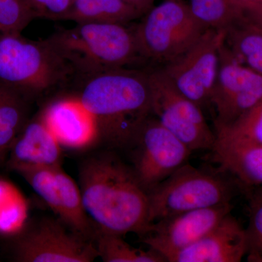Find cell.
I'll use <instances>...</instances> for the list:
<instances>
[{"instance_id": "cell-29", "label": "cell", "mask_w": 262, "mask_h": 262, "mask_svg": "<svg viewBox=\"0 0 262 262\" xmlns=\"http://www.w3.org/2000/svg\"><path fill=\"white\" fill-rule=\"evenodd\" d=\"M244 14L262 24V7L257 9L251 10V11L246 12V13H244Z\"/></svg>"}, {"instance_id": "cell-13", "label": "cell", "mask_w": 262, "mask_h": 262, "mask_svg": "<svg viewBox=\"0 0 262 262\" xmlns=\"http://www.w3.org/2000/svg\"><path fill=\"white\" fill-rule=\"evenodd\" d=\"M232 208V203H227L157 221L141 236L142 243L167 261L172 255L189 247L208 233L231 213Z\"/></svg>"}, {"instance_id": "cell-5", "label": "cell", "mask_w": 262, "mask_h": 262, "mask_svg": "<svg viewBox=\"0 0 262 262\" xmlns=\"http://www.w3.org/2000/svg\"><path fill=\"white\" fill-rule=\"evenodd\" d=\"M234 182L187 163L148 193L150 224L184 212L232 203Z\"/></svg>"}, {"instance_id": "cell-17", "label": "cell", "mask_w": 262, "mask_h": 262, "mask_svg": "<svg viewBox=\"0 0 262 262\" xmlns=\"http://www.w3.org/2000/svg\"><path fill=\"white\" fill-rule=\"evenodd\" d=\"M212 151L221 168L244 188L262 187V145L216 137Z\"/></svg>"}, {"instance_id": "cell-4", "label": "cell", "mask_w": 262, "mask_h": 262, "mask_svg": "<svg viewBox=\"0 0 262 262\" xmlns=\"http://www.w3.org/2000/svg\"><path fill=\"white\" fill-rule=\"evenodd\" d=\"M0 82L27 98L77 84V77L47 39L32 40L15 33L0 35Z\"/></svg>"}, {"instance_id": "cell-21", "label": "cell", "mask_w": 262, "mask_h": 262, "mask_svg": "<svg viewBox=\"0 0 262 262\" xmlns=\"http://www.w3.org/2000/svg\"><path fill=\"white\" fill-rule=\"evenodd\" d=\"M98 257L104 262H166L153 250L133 247L120 234L96 231L94 239Z\"/></svg>"}, {"instance_id": "cell-15", "label": "cell", "mask_w": 262, "mask_h": 262, "mask_svg": "<svg viewBox=\"0 0 262 262\" xmlns=\"http://www.w3.org/2000/svg\"><path fill=\"white\" fill-rule=\"evenodd\" d=\"M8 164L13 170L61 165V151L53 133L42 119L27 122L8 154Z\"/></svg>"}, {"instance_id": "cell-28", "label": "cell", "mask_w": 262, "mask_h": 262, "mask_svg": "<svg viewBox=\"0 0 262 262\" xmlns=\"http://www.w3.org/2000/svg\"><path fill=\"white\" fill-rule=\"evenodd\" d=\"M239 8L246 12L261 8L262 0H233Z\"/></svg>"}, {"instance_id": "cell-24", "label": "cell", "mask_w": 262, "mask_h": 262, "mask_svg": "<svg viewBox=\"0 0 262 262\" xmlns=\"http://www.w3.org/2000/svg\"><path fill=\"white\" fill-rule=\"evenodd\" d=\"M248 261L262 262V187L248 188Z\"/></svg>"}, {"instance_id": "cell-20", "label": "cell", "mask_w": 262, "mask_h": 262, "mask_svg": "<svg viewBox=\"0 0 262 262\" xmlns=\"http://www.w3.org/2000/svg\"><path fill=\"white\" fill-rule=\"evenodd\" d=\"M25 98L0 82V162L8 158L13 142L27 122Z\"/></svg>"}, {"instance_id": "cell-7", "label": "cell", "mask_w": 262, "mask_h": 262, "mask_svg": "<svg viewBox=\"0 0 262 262\" xmlns=\"http://www.w3.org/2000/svg\"><path fill=\"white\" fill-rule=\"evenodd\" d=\"M151 113L191 151L213 149L216 136L203 110L176 89L160 70L148 72Z\"/></svg>"}, {"instance_id": "cell-18", "label": "cell", "mask_w": 262, "mask_h": 262, "mask_svg": "<svg viewBox=\"0 0 262 262\" xmlns=\"http://www.w3.org/2000/svg\"><path fill=\"white\" fill-rule=\"evenodd\" d=\"M142 15L122 0H73L63 20L76 24H127Z\"/></svg>"}, {"instance_id": "cell-3", "label": "cell", "mask_w": 262, "mask_h": 262, "mask_svg": "<svg viewBox=\"0 0 262 262\" xmlns=\"http://www.w3.org/2000/svg\"><path fill=\"white\" fill-rule=\"evenodd\" d=\"M47 40L70 63L77 84L100 72L144 62L134 28L120 24H77L58 29Z\"/></svg>"}, {"instance_id": "cell-14", "label": "cell", "mask_w": 262, "mask_h": 262, "mask_svg": "<svg viewBox=\"0 0 262 262\" xmlns=\"http://www.w3.org/2000/svg\"><path fill=\"white\" fill-rule=\"evenodd\" d=\"M248 251L246 228L231 213L189 247L172 255L169 262H239Z\"/></svg>"}, {"instance_id": "cell-16", "label": "cell", "mask_w": 262, "mask_h": 262, "mask_svg": "<svg viewBox=\"0 0 262 262\" xmlns=\"http://www.w3.org/2000/svg\"><path fill=\"white\" fill-rule=\"evenodd\" d=\"M41 119L59 144L71 149H82L98 138L92 117L77 98L53 101Z\"/></svg>"}, {"instance_id": "cell-26", "label": "cell", "mask_w": 262, "mask_h": 262, "mask_svg": "<svg viewBox=\"0 0 262 262\" xmlns=\"http://www.w3.org/2000/svg\"><path fill=\"white\" fill-rule=\"evenodd\" d=\"M36 18L63 20L73 0H26Z\"/></svg>"}, {"instance_id": "cell-27", "label": "cell", "mask_w": 262, "mask_h": 262, "mask_svg": "<svg viewBox=\"0 0 262 262\" xmlns=\"http://www.w3.org/2000/svg\"><path fill=\"white\" fill-rule=\"evenodd\" d=\"M144 15L154 7L155 0H122Z\"/></svg>"}, {"instance_id": "cell-19", "label": "cell", "mask_w": 262, "mask_h": 262, "mask_svg": "<svg viewBox=\"0 0 262 262\" xmlns=\"http://www.w3.org/2000/svg\"><path fill=\"white\" fill-rule=\"evenodd\" d=\"M226 32V45L234 57L262 75V24L244 14Z\"/></svg>"}, {"instance_id": "cell-25", "label": "cell", "mask_w": 262, "mask_h": 262, "mask_svg": "<svg viewBox=\"0 0 262 262\" xmlns=\"http://www.w3.org/2000/svg\"><path fill=\"white\" fill-rule=\"evenodd\" d=\"M34 18L26 0H0V35L21 33Z\"/></svg>"}, {"instance_id": "cell-9", "label": "cell", "mask_w": 262, "mask_h": 262, "mask_svg": "<svg viewBox=\"0 0 262 262\" xmlns=\"http://www.w3.org/2000/svg\"><path fill=\"white\" fill-rule=\"evenodd\" d=\"M226 33L208 29L192 48L160 70L181 94L202 110L211 105Z\"/></svg>"}, {"instance_id": "cell-10", "label": "cell", "mask_w": 262, "mask_h": 262, "mask_svg": "<svg viewBox=\"0 0 262 262\" xmlns=\"http://www.w3.org/2000/svg\"><path fill=\"white\" fill-rule=\"evenodd\" d=\"M262 101V75L241 63L226 43L211 98L215 128L229 126Z\"/></svg>"}, {"instance_id": "cell-8", "label": "cell", "mask_w": 262, "mask_h": 262, "mask_svg": "<svg viewBox=\"0 0 262 262\" xmlns=\"http://www.w3.org/2000/svg\"><path fill=\"white\" fill-rule=\"evenodd\" d=\"M133 171L148 193L188 163L192 151L152 115L146 119L130 145Z\"/></svg>"}, {"instance_id": "cell-11", "label": "cell", "mask_w": 262, "mask_h": 262, "mask_svg": "<svg viewBox=\"0 0 262 262\" xmlns=\"http://www.w3.org/2000/svg\"><path fill=\"white\" fill-rule=\"evenodd\" d=\"M15 256L21 262H91L98 253L94 239L77 233L60 220L46 218L18 239Z\"/></svg>"}, {"instance_id": "cell-22", "label": "cell", "mask_w": 262, "mask_h": 262, "mask_svg": "<svg viewBox=\"0 0 262 262\" xmlns=\"http://www.w3.org/2000/svg\"><path fill=\"white\" fill-rule=\"evenodd\" d=\"M194 18L208 29L225 30L244 16V10L233 0H189Z\"/></svg>"}, {"instance_id": "cell-6", "label": "cell", "mask_w": 262, "mask_h": 262, "mask_svg": "<svg viewBox=\"0 0 262 262\" xmlns=\"http://www.w3.org/2000/svg\"><path fill=\"white\" fill-rule=\"evenodd\" d=\"M141 18L134 28L141 56L164 65L182 56L208 29L183 0H164Z\"/></svg>"}, {"instance_id": "cell-1", "label": "cell", "mask_w": 262, "mask_h": 262, "mask_svg": "<svg viewBox=\"0 0 262 262\" xmlns=\"http://www.w3.org/2000/svg\"><path fill=\"white\" fill-rule=\"evenodd\" d=\"M82 204L98 230L123 236L147 232L149 199L130 166L115 155L92 157L79 172Z\"/></svg>"}, {"instance_id": "cell-2", "label": "cell", "mask_w": 262, "mask_h": 262, "mask_svg": "<svg viewBox=\"0 0 262 262\" xmlns=\"http://www.w3.org/2000/svg\"><path fill=\"white\" fill-rule=\"evenodd\" d=\"M77 100L92 117L98 138L114 146H130L151 113L147 71L114 69L84 79Z\"/></svg>"}, {"instance_id": "cell-12", "label": "cell", "mask_w": 262, "mask_h": 262, "mask_svg": "<svg viewBox=\"0 0 262 262\" xmlns=\"http://www.w3.org/2000/svg\"><path fill=\"white\" fill-rule=\"evenodd\" d=\"M38 195L72 230L94 239V225L84 211L80 189L61 165L17 169Z\"/></svg>"}, {"instance_id": "cell-23", "label": "cell", "mask_w": 262, "mask_h": 262, "mask_svg": "<svg viewBox=\"0 0 262 262\" xmlns=\"http://www.w3.org/2000/svg\"><path fill=\"white\" fill-rule=\"evenodd\" d=\"M216 137L262 145V101L229 126L215 128Z\"/></svg>"}]
</instances>
